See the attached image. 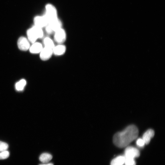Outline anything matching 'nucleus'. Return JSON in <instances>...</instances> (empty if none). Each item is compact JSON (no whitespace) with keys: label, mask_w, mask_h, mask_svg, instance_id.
<instances>
[{"label":"nucleus","mask_w":165,"mask_h":165,"mask_svg":"<svg viewBox=\"0 0 165 165\" xmlns=\"http://www.w3.org/2000/svg\"><path fill=\"white\" fill-rule=\"evenodd\" d=\"M138 134L137 128L134 125H130L123 131L116 134L113 137V142L119 148L126 147L137 138Z\"/></svg>","instance_id":"nucleus-1"},{"label":"nucleus","mask_w":165,"mask_h":165,"mask_svg":"<svg viewBox=\"0 0 165 165\" xmlns=\"http://www.w3.org/2000/svg\"><path fill=\"white\" fill-rule=\"evenodd\" d=\"M27 34L28 40L31 43H35L37 39L41 38L44 36L42 28L34 26L27 31Z\"/></svg>","instance_id":"nucleus-2"},{"label":"nucleus","mask_w":165,"mask_h":165,"mask_svg":"<svg viewBox=\"0 0 165 165\" xmlns=\"http://www.w3.org/2000/svg\"><path fill=\"white\" fill-rule=\"evenodd\" d=\"M45 9L46 13L44 15L48 20L49 23L51 21L58 18L57 10L53 5L50 4H47Z\"/></svg>","instance_id":"nucleus-3"},{"label":"nucleus","mask_w":165,"mask_h":165,"mask_svg":"<svg viewBox=\"0 0 165 165\" xmlns=\"http://www.w3.org/2000/svg\"><path fill=\"white\" fill-rule=\"evenodd\" d=\"M66 34L65 31L62 28L54 33V41L58 44H63L66 40Z\"/></svg>","instance_id":"nucleus-4"},{"label":"nucleus","mask_w":165,"mask_h":165,"mask_svg":"<svg viewBox=\"0 0 165 165\" xmlns=\"http://www.w3.org/2000/svg\"><path fill=\"white\" fill-rule=\"evenodd\" d=\"M140 153L138 149L133 146H128L126 147L124 156L125 158L135 159L140 156Z\"/></svg>","instance_id":"nucleus-5"},{"label":"nucleus","mask_w":165,"mask_h":165,"mask_svg":"<svg viewBox=\"0 0 165 165\" xmlns=\"http://www.w3.org/2000/svg\"><path fill=\"white\" fill-rule=\"evenodd\" d=\"M40 54V58L42 60H48L53 54V49L44 46Z\"/></svg>","instance_id":"nucleus-6"},{"label":"nucleus","mask_w":165,"mask_h":165,"mask_svg":"<svg viewBox=\"0 0 165 165\" xmlns=\"http://www.w3.org/2000/svg\"><path fill=\"white\" fill-rule=\"evenodd\" d=\"M29 41L24 37H21L19 39L18 45L19 49L22 51H27L29 49L30 45Z\"/></svg>","instance_id":"nucleus-7"},{"label":"nucleus","mask_w":165,"mask_h":165,"mask_svg":"<svg viewBox=\"0 0 165 165\" xmlns=\"http://www.w3.org/2000/svg\"><path fill=\"white\" fill-rule=\"evenodd\" d=\"M35 26L41 28L45 27L49 24V22L48 19L44 15L43 16H37L34 20Z\"/></svg>","instance_id":"nucleus-8"},{"label":"nucleus","mask_w":165,"mask_h":165,"mask_svg":"<svg viewBox=\"0 0 165 165\" xmlns=\"http://www.w3.org/2000/svg\"><path fill=\"white\" fill-rule=\"evenodd\" d=\"M63 44H58L55 46L53 49V54L56 56H61L65 54L66 48Z\"/></svg>","instance_id":"nucleus-9"},{"label":"nucleus","mask_w":165,"mask_h":165,"mask_svg":"<svg viewBox=\"0 0 165 165\" xmlns=\"http://www.w3.org/2000/svg\"><path fill=\"white\" fill-rule=\"evenodd\" d=\"M48 25L53 31L54 33L57 30L62 28V23L58 18L50 21Z\"/></svg>","instance_id":"nucleus-10"},{"label":"nucleus","mask_w":165,"mask_h":165,"mask_svg":"<svg viewBox=\"0 0 165 165\" xmlns=\"http://www.w3.org/2000/svg\"><path fill=\"white\" fill-rule=\"evenodd\" d=\"M154 131L150 129L146 131L143 135L142 139L144 141L145 144H148L150 143L151 139L154 136Z\"/></svg>","instance_id":"nucleus-11"},{"label":"nucleus","mask_w":165,"mask_h":165,"mask_svg":"<svg viewBox=\"0 0 165 165\" xmlns=\"http://www.w3.org/2000/svg\"><path fill=\"white\" fill-rule=\"evenodd\" d=\"M33 44L29 49L30 52L35 54L40 53L44 47L42 44L40 43L36 42Z\"/></svg>","instance_id":"nucleus-12"},{"label":"nucleus","mask_w":165,"mask_h":165,"mask_svg":"<svg viewBox=\"0 0 165 165\" xmlns=\"http://www.w3.org/2000/svg\"><path fill=\"white\" fill-rule=\"evenodd\" d=\"M125 160V157L124 156H119L112 160L111 165H123Z\"/></svg>","instance_id":"nucleus-13"},{"label":"nucleus","mask_w":165,"mask_h":165,"mask_svg":"<svg viewBox=\"0 0 165 165\" xmlns=\"http://www.w3.org/2000/svg\"><path fill=\"white\" fill-rule=\"evenodd\" d=\"M52 159V156L48 153H43L39 157L40 161L44 164L49 163Z\"/></svg>","instance_id":"nucleus-14"},{"label":"nucleus","mask_w":165,"mask_h":165,"mask_svg":"<svg viewBox=\"0 0 165 165\" xmlns=\"http://www.w3.org/2000/svg\"><path fill=\"white\" fill-rule=\"evenodd\" d=\"M44 46L53 49L55 46L54 41L49 37H45L43 41Z\"/></svg>","instance_id":"nucleus-15"},{"label":"nucleus","mask_w":165,"mask_h":165,"mask_svg":"<svg viewBox=\"0 0 165 165\" xmlns=\"http://www.w3.org/2000/svg\"><path fill=\"white\" fill-rule=\"evenodd\" d=\"M26 84V81L24 79H22L16 84L15 88L18 91H21L24 89Z\"/></svg>","instance_id":"nucleus-16"},{"label":"nucleus","mask_w":165,"mask_h":165,"mask_svg":"<svg viewBox=\"0 0 165 165\" xmlns=\"http://www.w3.org/2000/svg\"><path fill=\"white\" fill-rule=\"evenodd\" d=\"M9 152L7 151L0 152V160L7 159L9 158Z\"/></svg>","instance_id":"nucleus-17"},{"label":"nucleus","mask_w":165,"mask_h":165,"mask_svg":"<svg viewBox=\"0 0 165 165\" xmlns=\"http://www.w3.org/2000/svg\"><path fill=\"white\" fill-rule=\"evenodd\" d=\"M124 164L125 165H136L134 159L125 158Z\"/></svg>","instance_id":"nucleus-18"},{"label":"nucleus","mask_w":165,"mask_h":165,"mask_svg":"<svg viewBox=\"0 0 165 165\" xmlns=\"http://www.w3.org/2000/svg\"><path fill=\"white\" fill-rule=\"evenodd\" d=\"M9 148V145L7 144L0 141V152L7 151Z\"/></svg>","instance_id":"nucleus-19"},{"label":"nucleus","mask_w":165,"mask_h":165,"mask_svg":"<svg viewBox=\"0 0 165 165\" xmlns=\"http://www.w3.org/2000/svg\"><path fill=\"white\" fill-rule=\"evenodd\" d=\"M137 145L140 147H143L145 145L144 140L142 138H139L136 141Z\"/></svg>","instance_id":"nucleus-20"},{"label":"nucleus","mask_w":165,"mask_h":165,"mask_svg":"<svg viewBox=\"0 0 165 165\" xmlns=\"http://www.w3.org/2000/svg\"><path fill=\"white\" fill-rule=\"evenodd\" d=\"M45 27H46V32L48 34H51L54 33L53 31L48 25H47Z\"/></svg>","instance_id":"nucleus-21"},{"label":"nucleus","mask_w":165,"mask_h":165,"mask_svg":"<svg viewBox=\"0 0 165 165\" xmlns=\"http://www.w3.org/2000/svg\"><path fill=\"white\" fill-rule=\"evenodd\" d=\"M39 165H54L53 164L51 163H44V164H41Z\"/></svg>","instance_id":"nucleus-22"}]
</instances>
